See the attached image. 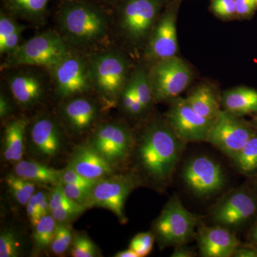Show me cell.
I'll list each match as a JSON object with an SVG mask.
<instances>
[{
    "label": "cell",
    "instance_id": "6da1fadb",
    "mask_svg": "<svg viewBox=\"0 0 257 257\" xmlns=\"http://www.w3.org/2000/svg\"><path fill=\"white\" fill-rule=\"evenodd\" d=\"M185 145L167 120H156L147 126L140 137L139 163L152 180L167 183L173 175Z\"/></svg>",
    "mask_w": 257,
    "mask_h": 257
},
{
    "label": "cell",
    "instance_id": "7a4b0ae2",
    "mask_svg": "<svg viewBox=\"0 0 257 257\" xmlns=\"http://www.w3.org/2000/svg\"><path fill=\"white\" fill-rule=\"evenodd\" d=\"M59 26L66 42L86 45L99 40L106 32L105 15L87 3L70 2L61 8Z\"/></svg>",
    "mask_w": 257,
    "mask_h": 257
},
{
    "label": "cell",
    "instance_id": "3957f363",
    "mask_svg": "<svg viewBox=\"0 0 257 257\" xmlns=\"http://www.w3.org/2000/svg\"><path fill=\"white\" fill-rule=\"evenodd\" d=\"M63 37L53 32L32 37L8 55L5 67L37 66L52 69L70 55Z\"/></svg>",
    "mask_w": 257,
    "mask_h": 257
},
{
    "label": "cell",
    "instance_id": "277c9868",
    "mask_svg": "<svg viewBox=\"0 0 257 257\" xmlns=\"http://www.w3.org/2000/svg\"><path fill=\"white\" fill-rule=\"evenodd\" d=\"M88 64L92 87L99 95L107 101L119 98L130 77L126 57L110 51L94 56Z\"/></svg>",
    "mask_w": 257,
    "mask_h": 257
},
{
    "label": "cell",
    "instance_id": "5b68a950",
    "mask_svg": "<svg viewBox=\"0 0 257 257\" xmlns=\"http://www.w3.org/2000/svg\"><path fill=\"white\" fill-rule=\"evenodd\" d=\"M199 221V216L187 210L178 197H172L154 225L155 237L163 246L186 244L194 237Z\"/></svg>",
    "mask_w": 257,
    "mask_h": 257
},
{
    "label": "cell",
    "instance_id": "8992f818",
    "mask_svg": "<svg viewBox=\"0 0 257 257\" xmlns=\"http://www.w3.org/2000/svg\"><path fill=\"white\" fill-rule=\"evenodd\" d=\"M163 5L164 0H124L119 13L124 36L135 44L148 40Z\"/></svg>",
    "mask_w": 257,
    "mask_h": 257
},
{
    "label": "cell",
    "instance_id": "52a82bcc",
    "mask_svg": "<svg viewBox=\"0 0 257 257\" xmlns=\"http://www.w3.org/2000/svg\"><path fill=\"white\" fill-rule=\"evenodd\" d=\"M149 75L154 99L157 101L179 97L188 87L192 77L189 66L177 56L155 62Z\"/></svg>",
    "mask_w": 257,
    "mask_h": 257
},
{
    "label": "cell",
    "instance_id": "ba28073f",
    "mask_svg": "<svg viewBox=\"0 0 257 257\" xmlns=\"http://www.w3.org/2000/svg\"><path fill=\"white\" fill-rule=\"evenodd\" d=\"M255 133L254 126L241 116L221 110L211 125L207 142L232 159Z\"/></svg>",
    "mask_w": 257,
    "mask_h": 257
},
{
    "label": "cell",
    "instance_id": "9c48e42d",
    "mask_svg": "<svg viewBox=\"0 0 257 257\" xmlns=\"http://www.w3.org/2000/svg\"><path fill=\"white\" fill-rule=\"evenodd\" d=\"M136 186L137 179L130 175L109 176L99 179L91 190L87 207L105 208L124 223L125 201Z\"/></svg>",
    "mask_w": 257,
    "mask_h": 257
},
{
    "label": "cell",
    "instance_id": "30bf717a",
    "mask_svg": "<svg viewBox=\"0 0 257 257\" xmlns=\"http://www.w3.org/2000/svg\"><path fill=\"white\" fill-rule=\"evenodd\" d=\"M166 120L176 135L187 144L207 142L208 134L215 119L203 117L191 107L187 99L177 97L172 100Z\"/></svg>",
    "mask_w": 257,
    "mask_h": 257
},
{
    "label": "cell",
    "instance_id": "8fae6325",
    "mask_svg": "<svg viewBox=\"0 0 257 257\" xmlns=\"http://www.w3.org/2000/svg\"><path fill=\"white\" fill-rule=\"evenodd\" d=\"M182 179L188 188L199 197H207L220 191L225 179L220 165L205 156L191 159L184 165Z\"/></svg>",
    "mask_w": 257,
    "mask_h": 257
},
{
    "label": "cell",
    "instance_id": "7c38bea8",
    "mask_svg": "<svg viewBox=\"0 0 257 257\" xmlns=\"http://www.w3.org/2000/svg\"><path fill=\"white\" fill-rule=\"evenodd\" d=\"M50 70L57 94L61 97L80 95L92 88L89 64L77 56L70 54Z\"/></svg>",
    "mask_w": 257,
    "mask_h": 257
},
{
    "label": "cell",
    "instance_id": "4fadbf2b",
    "mask_svg": "<svg viewBox=\"0 0 257 257\" xmlns=\"http://www.w3.org/2000/svg\"><path fill=\"white\" fill-rule=\"evenodd\" d=\"M177 51V11L175 8L167 9L149 37L145 55L147 60L157 62L175 57Z\"/></svg>",
    "mask_w": 257,
    "mask_h": 257
},
{
    "label": "cell",
    "instance_id": "5bb4252c",
    "mask_svg": "<svg viewBox=\"0 0 257 257\" xmlns=\"http://www.w3.org/2000/svg\"><path fill=\"white\" fill-rule=\"evenodd\" d=\"M133 143V136L126 126L111 123L98 127L91 145L114 165L127 158Z\"/></svg>",
    "mask_w": 257,
    "mask_h": 257
},
{
    "label": "cell",
    "instance_id": "9a60e30c",
    "mask_svg": "<svg viewBox=\"0 0 257 257\" xmlns=\"http://www.w3.org/2000/svg\"><path fill=\"white\" fill-rule=\"evenodd\" d=\"M257 211L254 198L243 190L233 191L218 203L211 212L212 220L227 229L237 227Z\"/></svg>",
    "mask_w": 257,
    "mask_h": 257
},
{
    "label": "cell",
    "instance_id": "2e32d148",
    "mask_svg": "<svg viewBox=\"0 0 257 257\" xmlns=\"http://www.w3.org/2000/svg\"><path fill=\"white\" fill-rule=\"evenodd\" d=\"M197 243L204 257L233 256L240 245L239 240L229 229L219 225L201 226L198 231Z\"/></svg>",
    "mask_w": 257,
    "mask_h": 257
},
{
    "label": "cell",
    "instance_id": "e0dca14e",
    "mask_svg": "<svg viewBox=\"0 0 257 257\" xmlns=\"http://www.w3.org/2000/svg\"><path fill=\"white\" fill-rule=\"evenodd\" d=\"M69 168L92 180L109 177L114 172L113 165L92 145L79 146L74 150Z\"/></svg>",
    "mask_w": 257,
    "mask_h": 257
},
{
    "label": "cell",
    "instance_id": "ac0fdd59",
    "mask_svg": "<svg viewBox=\"0 0 257 257\" xmlns=\"http://www.w3.org/2000/svg\"><path fill=\"white\" fill-rule=\"evenodd\" d=\"M30 135L35 150L42 156L54 157L60 152L62 145L60 130L50 118L37 119L32 126Z\"/></svg>",
    "mask_w": 257,
    "mask_h": 257
},
{
    "label": "cell",
    "instance_id": "d6986e66",
    "mask_svg": "<svg viewBox=\"0 0 257 257\" xmlns=\"http://www.w3.org/2000/svg\"><path fill=\"white\" fill-rule=\"evenodd\" d=\"M12 95L20 105L28 107L35 105L43 94L42 81L35 74H14L8 79Z\"/></svg>",
    "mask_w": 257,
    "mask_h": 257
},
{
    "label": "cell",
    "instance_id": "ffe728a7",
    "mask_svg": "<svg viewBox=\"0 0 257 257\" xmlns=\"http://www.w3.org/2000/svg\"><path fill=\"white\" fill-rule=\"evenodd\" d=\"M62 111L70 127L76 133H82L96 119L97 107L90 99L76 97L64 104Z\"/></svg>",
    "mask_w": 257,
    "mask_h": 257
},
{
    "label": "cell",
    "instance_id": "44dd1931",
    "mask_svg": "<svg viewBox=\"0 0 257 257\" xmlns=\"http://www.w3.org/2000/svg\"><path fill=\"white\" fill-rule=\"evenodd\" d=\"M224 110L236 115L257 114V90L247 87H238L226 91L221 98Z\"/></svg>",
    "mask_w": 257,
    "mask_h": 257
},
{
    "label": "cell",
    "instance_id": "7402d4cb",
    "mask_svg": "<svg viewBox=\"0 0 257 257\" xmlns=\"http://www.w3.org/2000/svg\"><path fill=\"white\" fill-rule=\"evenodd\" d=\"M186 99L196 112L208 119H215L220 112L219 98L214 89L207 84L198 86Z\"/></svg>",
    "mask_w": 257,
    "mask_h": 257
},
{
    "label": "cell",
    "instance_id": "603a6c76",
    "mask_svg": "<svg viewBox=\"0 0 257 257\" xmlns=\"http://www.w3.org/2000/svg\"><path fill=\"white\" fill-rule=\"evenodd\" d=\"M15 175L34 182L41 184H60L63 170L42 165L34 161L20 160L15 167Z\"/></svg>",
    "mask_w": 257,
    "mask_h": 257
},
{
    "label": "cell",
    "instance_id": "cb8c5ba5",
    "mask_svg": "<svg viewBox=\"0 0 257 257\" xmlns=\"http://www.w3.org/2000/svg\"><path fill=\"white\" fill-rule=\"evenodd\" d=\"M28 121L19 118L10 121L5 131L4 157L8 162H17L23 160L25 134Z\"/></svg>",
    "mask_w": 257,
    "mask_h": 257
},
{
    "label": "cell",
    "instance_id": "d4e9b609",
    "mask_svg": "<svg viewBox=\"0 0 257 257\" xmlns=\"http://www.w3.org/2000/svg\"><path fill=\"white\" fill-rule=\"evenodd\" d=\"M25 27L11 17L1 13L0 15V53L9 55L20 45L22 33Z\"/></svg>",
    "mask_w": 257,
    "mask_h": 257
},
{
    "label": "cell",
    "instance_id": "484cf974",
    "mask_svg": "<svg viewBox=\"0 0 257 257\" xmlns=\"http://www.w3.org/2000/svg\"><path fill=\"white\" fill-rule=\"evenodd\" d=\"M130 80L144 110L146 111L155 100L149 72L143 67H140L131 74Z\"/></svg>",
    "mask_w": 257,
    "mask_h": 257
},
{
    "label": "cell",
    "instance_id": "4316f807",
    "mask_svg": "<svg viewBox=\"0 0 257 257\" xmlns=\"http://www.w3.org/2000/svg\"><path fill=\"white\" fill-rule=\"evenodd\" d=\"M10 10L29 20H38L46 12L50 0H6Z\"/></svg>",
    "mask_w": 257,
    "mask_h": 257
},
{
    "label": "cell",
    "instance_id": "83f0119b",
    "mask_svg": "<svg viewBox=\"0 0 257 257\" xmlns=\"http://www.w3.org/2000/svg\"><path fill=\"white\" fill-rule=\"evenodd\" d=\"M231 160L238 171L249 174L257 170V134L250 138L237 155Z\"/></svg>",
    "mask_w": 257,
    "mask_h": 257
},
{
    "label": "cell",
    "instance_id": "f1b7e54d",
    "mask_svg": "<svg viewBox=\"0 0 257 257\" xmlns=\"http://www.w3.org/2000/svg\"><path fill=\"white\" fill-rule=\"evenodd\" d=\"M57 221L51 214L42 216L34 231V241L37 249H45L51 246L55 236Z\"/></svg>",
    "mask_w": 257,
    "mask_h": 257
},
{
    "label": "cell",
    "instance_id": "f546056e",
    "mask_svg": "<svg viewBox=\"0 0 257 257\" xmlns=\"http://www.w3.org/2000/svg\"><path fill=\"white\" fill-rule=\"evenodd\" d=\"M6 183L10 193L22 205H27L30 197L35 193V183L16 175L10 174L7 176Z\"/></svg>",
    "mask_w": 257,
    "mask_h": 257
},
{
    "label": "cell",
    "instance_id": "4dcf8cb0",
    "mask_svg": "<svg viewBox=\"0 0 257 257\" xmlns=\"http://www.w3.org/2000/svg\"><path fill=\"white\" fill-rule=\"evenodd\" d=\"M21 251V243L16 233L11 229L2 231L0 234V256H20Z\"/></svg>",
    "mask_w": 257,
    "mask_h": 257
},
{
    "label": "cell",
    "instance_id": "1f68e13d",
    "mask_svg": "<svg viewBox=\"0 0 257 257\" xmlns=\"http://www.w3.org/2000/svg\"><path fill=\"white\" fill-rule=\"evenodd\" d=\"M73 242L72 231L64 223H57L53 241L51 243V249L56 254H62L67 251Z\"/></svg>",
    "mask_w": 257,
    "mask_h": 257
},
{
    "label": "cell",
    "instance_id": "d6a6232c",
    "mask_svg": "<svg viewBox=\"0 0 257 257\" xmlns=\"http://www.w3.org/2000/svg\"><path fill=\"white\" fill-rule=\"evenodd\" d=\"M119 99L123 109L128 114L132 116H138L145 111L141 103L139 101L138 96L135 94L133 84L130 82V79L123 89Z\"/></svg>",
    "mask_w": 257,
    "mask_h": 257
},
{
    "label": "cell",
    "instance_id": "836d02e7",
    "mask_svg": "<svg viewBox=\"0 0 257 257\" xmlns=\"http://www.w3.org/2000/svg\"><path fill=\"white\" fill-rule=\"evenodd\" d=\"M155 240V235L153 233H140L132 239L128 248L135 251L140 257L147 256L153 248Z\"/></svg>",
    "mask_w": 257,
    "mask_h": 257
},
{
    "label": "cell",
    "instance_id": "e575fe53",
    "mask_svg": "<svg viewBox=\"0 0 257 257\" xmlns=\"http://www.w3.org/2000/svg\"><path fill=\"white\" fill-rule=\"evenodd\" d=\"M97 249L94 242L84 235H77L72 242V255L74 257H94Z\"/></svg>",
    "mask_w": 257,
    "mask_h": 257
},
{
    "label": "cell",
    "instance_id": "d590c367",
    "mask_svg": "<svg viewBox=\"0 0 257 257\" xmlns=\"http://www.w3.org/2000/svg\"><path fill=\"white\" fill-rule=\"evenodd\" d=\"M50 211L59 208L78 207L82 205L78 203L74 202L65 194L60 184H55V187L51 190L49 195ZM84 206V205H83Z\"/></svg>",
    "mask_w": 257,
    "mask_h": 257
},
{
    "label": "cell",
    "instance_id": "8d00e7d4",
    "mask_svg": "<svg viewBox=\"0 0 257 257\" xmlns=\"http://www.w3.org/2000/svg\"><path fill=\"white\" fill-rule=\"evenodd\" d=\"M60 184L64 194L74 202L85 206L87 207L88 200L90 197L92 189L86 188L80 186L70 184Z\"/></svg>",
    "mask_w": 257,
    "mask_h": 257
},
{
    "label": "cell",
    "instance_id": "74e56055",
    "mask_svg": "<svg viewBox=\"0 0 257 257\" xmlns=\"http://www.w3.org/2000/svg\"><path fill=\"white\" fill-rule=\"evenodd\" d=\"M211 9L219 18L226 20L236 18L235 0H211Z\"/></svg>",
    "mask_w": 257,
    "mask_h": 257
},
{
    "label": "cell",
    "instance_id": "f35d334b",
    "mask_svg": "<svg viewBox=\"0 0 257 257\" xmlns=\"http://www.w3.org/2000/svg\"><path fill=\"white\" fill-rule=\"evenodd\" d=\"M98 181L86 178L67 167V169L63 170L62 172L60 184H74V185L80 186L86 188L92 189Z\"/></svg>",
    "mask_w": 257,
    "mask_h": 257
},
{
    "label": "cell",
    "instance_id": "ab89813d",
    "mask_svg": "<svg viewBox=\"0 0 257 257\" xmlns=\"http://www.w3.org/2000/svg\"><path fill=\"white\" fill-rule=\"evenodd\" d=\"M86 209L87 207L83 205L78 207L59 208L51 211L50 214L57 222L65 223L80 215Z\"/></svg>",
    "mask_w": 257,
    "mask_h": 257
},
{
    "label": "cell",
    "instance_id": "60d3db41",
    "mask_svg": "<svg viewBox=\"0 0 257 257\" xmlns=\"http://www.w3.org/2000/svg\"><path fill=\"white\" fill-rule=\"evenodd\" d=\"M236 18L247 19L251 17L257 8L255 0H235Z\"/></svg>",
    "mask_w": 257,
    "mask_h": 257
},
{
    "label": "cell",
    "instance_id": "b9f144b4",
    "mask_svg": "<svg viewBox=\"0 0 257 257\" xmlns=\"http://www.w3.org/2000/svg\"><path fill=\"white\" fill-rule=\"evenodd\" d=\"M196 256V252L192 248L187 247L185 244L175 246L172 257H192Z\"/></svg>",
    "mask_w": 257,
    "mask_h": 257
},
{
    "label": "cell",
    "instance_id": "7bdbcfd3",
    "mask_svg": "<svg viewBox=\"0 0 257 257\" xmlns=\"http://www.w3.org/2000/svg\"><path fill=\"white\" fill-rule=\"evenodd\" d=\"M12 108L9 101L5 96L1 94L0 96V116L1 117H5L11 112Z\"/></svg>",
    "mask_w": 257,
    "mask_h": 257
},
{
    "label": "cell",
    "instance_id": "ee69618b",
    "mask_svg": "<svg viewBox=\"0 0 257 257\" xmlns=\"http://www.w3.org/2000/svg\"><path fill=\"white\" fill-rule=\"evenodd\" d=\"M233 256L237 257H253L257 256V251H255L252 248L241 247L238 246L235 250Z\"/></svg>",
    "mask_w": 257,
    "mask_h": 257
},
{
    "label": "cell",
    "instance_id": "f6af8a7d",
    "mask_svg": "<svg viewBox=\"0 0 257 257\" xmlns=\"http://www.w3.org/2000/svg\"><path fill=\"white\" fill-rule=\"evenodd\" d=\"M116 257H140L138 253L133 251L131 248H128V249L124 251H119L114 255Z\"/></svg>",
    "mask_w": 257,
    "mask_h": 257
},
{
    "label": "cell",
    "instance_id": "bcb514c9",
    "mask_svg": "<svg viewBox=\"0 0 257 257\" xmlns=\"http://www.w3.org/2000/svg\"><path fill=\"white\" fill-rule=\"evenodd\" d=\"M251 237L254 242L257 243V224L253 227L252 231H251Z\"/></svg>",
    "mask_w": 257,
    "mask_h": 257
},
{
    "label": "cell",
    "instance_id": "7dc6e473",
    "mask_svg": "<svg viewBox=\"0 0 257 257\" xmlns=\"http://www.w3.org/2000/svg\"><path fill=\"white\" fill-rule=\"evenodd\" d=\"M253 126H254V127H257V114L256 117H255L254 119H253Z\"/></svg>",
    "mask_w": 257,
    "mask_h": 257
},
{
    "label": "cell",
    "instance_id": "c3c4849f",
    "mask_svg": "<svg viewBox=\"0 0 257 257\" xmlns=\"http://www.w3.org/2000/svg\"><path fill=\"white\" fill-rule=\"evenodd\" d=\"M255 2H256V3L257 4V0H255Z\"/></svg>",
    "mask_w": 257,
    "mask_h": 257
}]
</instances>
